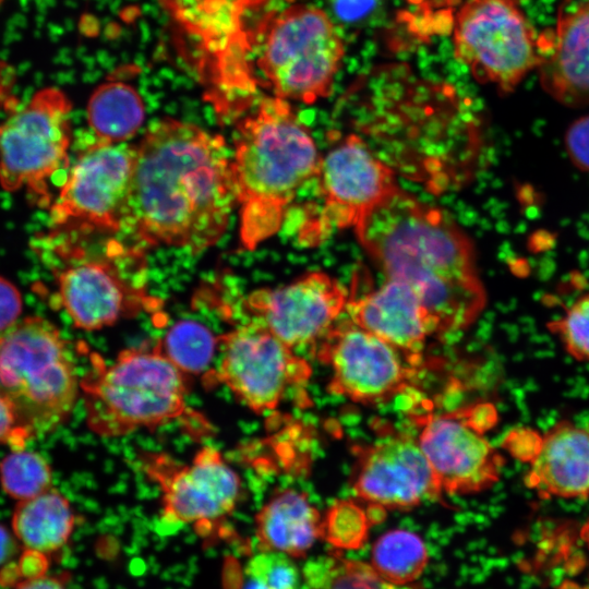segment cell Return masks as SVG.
Here are the masks:
<instances>
[{
    "label": "cell",
    "mask_w": 589,
    "mask_h": 589,
    "mask_svg": "<svg viewBox=\"0 0 589 589\" xmlns=\"http://www.w3.org/2000/svg\"><path fill=\"white\" fill-rule=\"evenodd\" d=\"M236 204L223 136L172 118L148 127L136 146L124 227L141 244L199 254L220 240Z\"/></svg>",
    "instance_id": "1"
},
{
    "label": "cell",
    "mask_w": 589,
    "mask_h": 589,
    "mask_svg": "<svg viewBox=\"0 0 589 589\" xmlns=\"http://www.w3.org/2000/svg\"><path fill=\"white\" fill-rule=\"evenodd\" d=\"M354 231L386 278L418 293L440 334L467 328L483 311L472 245L441 209L398 188Z\"/></svg>",
    "instance_id": "2"
},
{
    "label": "cell",
    "mask_w": 589,
    "mask_h": 589,
    "mask_svg": "<svg viewBox=\"0 0 589 589\" xmlns=\"http://www.w3.org/2000/svg\"><path fill=\"white\" fill-rule=\"evenodd\" d=\"M320 160L311 132L286 99L264 97L238 121L231 170L245 250L279 231Z\"/></svg>",
    "instance_id": "3"
},
{
    "label": "cell",
    "mask_w": 589,
    "mask_h": 589,
    "mask_svg": "<svg viewBox=\"0 0 589 589\" xmlns=\"http://www.w3.org/2000/svg\"><path fill=\"white\" fill-rule=\"evenodd\" d=\"M91 368L81 380L88 428L101 437H119L141 429L177 422L199 438L211 424L187 401V375L163 352L158 340L128 348L107 363L89 353Z\"/></svg>",
    "instance_id": "4"
},
{
    "label": "cell",
    "mask_w": 589,
    "mask_h": 589,
    "mask_svg": "<svg viewBox=\"0 0 589 589\" xmlns=\"http://www.w3.org/2000/svg\"><path fill=\"white\" fill-rule=\"evenodd\" d=\"M80 383L68 342L50 321L27 316L0 334V394L31 436L65 422Z\"/></svg>",
    "instance_id": "5"
},
{
    "label": "cell",
    "mask_w": 589,
    "mask_h": 589,
    "mask_svg": "<svg viewBox=\"0 0 589 589\" xmlns=\"http://www.w3.org/2000/svg\"><path fill=\"white\" fill-rule=\"evenodd\" d=\"M254 0H163L196 51L205 99L224 121L255 101L259 81L247 12Z\"/></svg>",
    "instance_id": "6"
},
{
    "label": "cell",
    "mask_w": 589,
    "mask_h": 589,
    "mask_svg": "<svg viewBox=\"0 0 589 589\" xmlns=\"http://www.w3.org/2000/svg\"><path fill=\"white\" fill-rule=\"evenodd\" d=\"M254 68L274 96L313 104L327 97L345 44L330 17L309 4H292L252 31Z\"/></svg>",
    "instance_id": "7"
},
{
    "label": "cell",
    "mask_w": 589,
    "mask_h": 589,
    "mask_svg": "<svg viewBox=\"0 0 589 589\" xmlns=\"http://www.w3.org/2000/svg\"><path fill=\"white\" fill-rule=\"evenodd\" d=\"M312 180L316 201L304 209L298 240L316 245L336 231L356 229L398 185L393 170L351 134L321 157Z\"/></svg>",
    "instance_id": "8"
},
{
    "label": "cell",
    "mask_w": 589,
    "mask_h": 589,
    "mask_svg": "<svg viewBox=\"0 0 589 589\" xmlns=\"http://www.w3.org/2000/svg\"><path fill=\"white\" fill-rule=\"evenodd\" d=\"M72 104L57 87L36 92L0 124V184L24 190L40 207L51 205L50 178L68 163Z\"/></svg>",
    "instance_id": "9"
},
{
    "label": "cell",
    "mask_w": 589,
    "mask_h": 589,
    "mask_svg": "<svg viewBox=\"0 0 589 589\" xmlns=\"http://www.w3.org/2000/svg\"><path fill=\"white\" fill-rule=\"evenodd\" d=\"M453 46L478 81L506 93L542 61L541 35L514 0H466L455 20Z\"/></svg>",
    "instance_id": "10"
},
{
    "label": "cell",
    "mask_w": 589,
    "mask_h": 589,
    "mask_svg": "<svg viewBox=\"0 0 589 589\" xmlns=\"http://www.w3.org/2000/svg\"><path fill=\"white\" fill-rule=\"evenodd\" d=\"M136 146L96 141L72 167L50 221L57 232L113 233L125 227Z\"/></svg>",
    "instance_id": "11"
},
{
    "label": "cell",
    "mask_w": 589,
    "mask_h": 589,
    "mask_svg": "<svg viewBox=\"0 0 589 589\" xmlns=\"http://www.w3.org/2000/svg\"><path fill=\"white\" fill-rule=\"evenodd\" d=\"M219 349V365L204 374V383L225 385L259 414L275 410L311 375L305 359L254 320L220 335Z\"/></svg>",
    "instance_id": "12"
},
{
    "label": "cell",
    "mask_w": 589,
    "mask_h": 589,
    "mask_svg": "<svg viewBox=\"0 0 589 589\" xmlns=\"http://www.w3.org/2000/svg\"><path fill=\"white\" fill-rule=\"evenodd\" d=\"M140 465L161 493V518L209 532L236 509L241 479L219 450L202 447L188 464L165 453H145Z\"/></svg>",
    "instance_id": "13"
},
{
    "label": "cell",
    "mask_w": 589,
    "mask_h": 589,
    "mask_svg": "<svg viewBox=\"0 0 589 589\" xmlns=\"http://www.w3.org/2000/svg\"><path fill=\"white\" fill-rule=\"evenodd\" d=\"M495 420L486 404L416 416L418 443L443 493H478L500 480L504 459L484 436Z\"/></svg>",
    "instance_id": "14"
},
{
    "label": "cell",
    "mask_w": 589,
    "mask_h": 589,
    "mask_svg": "<svg viewBox=\"0 0 589 589\" xmlns=\"http://www.w3.org/2000/svg\"><path fill=\"white\" fill-rule=\"evenodd\" d=\"M314 349L330 368L329 392L363 405H378L406 392L421 366L349 318L335 324Z\"/></svg>",
    "instance_id": "15"
},
{
    "label": "cell",
    "mask_w": 589,
    "mask_h": 589,
    "mask_svg": "<svg viewBox=\"0 0 589 589\" xmlns=\"http://www.w3.org/2000/svg\"><path fill=\"white\" fill-rule=\"evenodd\" d=\"M352 489L370 505L402 510L443 493L417 437L399 431L381 433L358 448Z\"/></svg>",
    "instance_id": "16"
},
{
    "label": "cell",
    "mask_w": 589,
    "mask_h": 589,
    "mask_svg": "<svg viewBox=\"0 0 589 589\" xmlns=\"http://www.w3.org/2000/svg\"><path fill=\"white\" fill-rule=\"evenodd\" d=\"M350 297L345 287L323 272H311L275 289L252 291L244 306L287 346L315 348L337 323Z\"/></svg>",
    "instance_id": "17"
},
{
    "label": "cell",
    "mask_w": 589,
    "mask_h": 589,
    "mask_svg": "<svg viewBox=\"0 0 589 589\" xmlns=\"http://www.w3.org/2000/svg\"><path fill=\"white\" fill-rule=\"evenodd\" d=\"M108 249L107 259L76 262L58 274L59 302L83 330H98L161 308V301L148 294L143 284L123 277L111 254L112 244Z\"/></svg>",
    "instance_id": "18"
},
{
    "label": "cell",
    "mask_w": 589,
    "mask_h": 589,
    "mask_svg": "<svg viewBox=\"0 0 589 589\" xmlns=\"http://www.w3.org/2000/svg\"><path fill=\"white\" fill-rule=\"evenodd\" d=\"M346 313L354 324L392 344L420 365L428 338L440 334L418 293L396 279L386 278L377 289L350 297Z\"/></svg>",
    "instance_id": "19"
},
{
    "label": "cell",
    "mask_w": 589,
    "mask_h": 589,
    "mask_svg": "<svg viewBox=\"0 0 589 589\" xmlns=\"http://www.w3.org/2000/svg\"><path fill=\"white\" fill-rule=\"evenodd\" d=\"M541 45L538 70L544 91L565 106L589 105V0L561 11Z\"/></svg>",
    "instance_id": "20"
},
{
    "label": "cell",
    "mask_w": 589,
    "mask_h": 589,
    "mask_svg": "<svg viewBox=\"0 0 589 589\" xmlns=\"http://www.w3.org/2000/svg\"><path fill=\"white\" fill-rule=\"evenodd\" d=\"M524 481L541 498L588 497L589 425L561 421L540 435Z\"/></svg>",
    "instance_id": "21"
},
{
    "label": "cell",
    "mask_w": 589,
    "mask_h": 589,
    "mask_svg": "<svg viewBox=\"0 0 589 589\" xmlns=\"http://www.w3.org/2000/svg\"><path fill=\"white\" fill-rule=\"evenodd\" d=\"M322 518L304 493L283 490L255 516L257 549L291 558L303 557L322 536Z\"/></svg>",
    "instance_id": "22"
},
{
    "label": "cell",
    "mask_w": 589,
    "mask_h": 589,
    "mask_svg": "<svg viewBox=\"0 0 589 589\" xmlns=\"http://www.w3.org/2000/svg\"><path fill=\"white\" fill-rule=\"evenodd\" d=\"M75 527V516L68 498L53 488L19 501L12 528L26 550L46 556L60 551Z\"/></svg>",
    "instance_id": "23"
},
{
    "label": "cell",
    "mask_w": 589,
    "mask_h": 589,
    "mask_svg": "<svg viewBox=\"0 0 589 589\" xmlns=\"http://www.w3.org/2000/svg\"><path fill=\"white\" fill-rule=\"evenodd\" d=\"M144 117L141 96L131 85L120 81L100 85L88 100V124L99 142H125L141 128Z\"/></svg>",
    "instance_id": "24"
},
{
    "label": "cell",
    "mask_w": 589,
    "mask_h": 589,
    "mask_svg": "<svg viewBox=\"0 0 589 589\" xmlns=\"http://www.w3.org/2000/svg\"><path fill=\"white\" fill-rule=\"evenodd\" d=\"M429 561L421 537L405 529L389 530L373 544L371 565L387 582L402 586L416 582Z\"/></svg>",
    "instance_id": "25"
},
{
    "label": "cell",
    "mask_w": 589,
    "mask_h": 589,
    "mask_svg": "<svg viewBox=\"0 0 589 589\" xmlns=\"http://www.w3.org/2000/svg\"><path fill=\"white\" fill-rule=\"evenodd\" d=\"M158 344L167 358L187 376L205 374L211 370L219 349V336L193 320L176 322Z\"/></svg>",
    "instance_id": "26"
},
{
    "label": "cell",
    "mask_w": 589,
    "mask_h": 589,
    "mask_svg": "<svg viewBox=\"0 0 589 589\" xmlns=\"http://www.w3.org/2000/svg\"><path fill=\"white\" fill-rule=\"evenodd\" d=\"M302 589H397L371 564L330 553L312 558L302 568Z\"/></svg>",
    "instance_id": "27"
},
{
    "label": "cell",
    "mask_w": 589,
    "mask_h": 589,
    "mask_svg": "<svg viewBox=\"0 0 589 589\" xmlns=\"http://www.w3.org/2000/svg\"><path fill=\"white\" fill-rule=\"evenodd\" d=\"M0 482L9 496L27 500L51 489V469L41 455L14 450L0 464Z\"/></svg>",
    "instance_id": "28"
},
{
    "label": "cell",
    "mask_w": 589,
    "mask_h": 589,
    "mask_svg": "<svg viewBox=\"0 0 589 589\" xmlns=\"http://www.w3.org/2000/svg\"><path fill=\"white\" fill-rule=\"evenodd\" d=\"M370 509L352 500H337L322 518V536L335 550H357L364 545L373 524Z\"/></svg>",
    "instance_id": "29"
},
{
    "label": "cell",
    "mask_w": 589,
    "mask_h": 589,
    "mask_svg": "<svg viewBox=\"0 0 589 589\" xmlns=\"http://www.w3.org/2000/svg\"><path fill=\"white\" fill-rule=\"evenodd\" d=\"M243 589H302V570L285 554L259 552L245 566Z\"/></svg>",
    "instance_id": "30"
},
{
    "label": "cell",
    "mask_w": 589,
    "mask_h": 589,
    "mask_svg": "<svg viewBox=\"0 0 589 589\" xmlns=\"http://www.w3.org/2000/svg\"><path fill=\"white\" fill-rule=\"evenodd\" d=\"M565 350L576 360L589 362V291L576 299L565 313L546 324Z\"/></svg>",
    "instance_id": "31"
},
{
    "label": "cell",
    "mask_w": 589,
    "mask_h": 589,
    "mask_svg": "<svg viewBox=\"0 0 589 589\" xmlns=\"http://www.w3.org/2000/svg\"><path fill=\"white\" fill-rule=\"evenodd\" d=\"M565 146L573 164L589 171V116L579 118L568 128Z\"/></svg>",
    "instance_id": "32"
},
{
    "label": "cell",
    "mask_w": 589,
    "mask_h": 589,
    "mask_svg": "<svg viewBox=\"0 0 589 589\" xmlns=\"http://www.w3.org/2000/svg\"><path fill=\"white\" fill-rule=\"evenodd\" d=\"M22 309L20 290L9 279L0 276V334L19 321Z\"/></svg>",
    "instance_id": "33"
},
{
    "label": "cell",
    "mask_w": 589,
    "mask_h": 589,
    "mask_svg": "<svg viewBox=\"0 0 589 589\" xmlns=\"http://www.w3.org/2000/svg\"><path fill=\"white\" fill-rule=\"evenodd\" d=\"M383 0H327L333 14L341 22L357 23L371 15Z\"/></svg>",
    "instance_id": "34"
},
{
    "label": "cell",
    "mask_w": 589,
    "mask_h": 589,
    "mask_svg": "<svg viewBox=\"0 0 589 589\" xmlns=\"http://www.w3.org/2000/svg\"><path fill=\"white\" fill-rule=\"evenodd\" d=\"M31 435L22 426L9 401L0 394V444L24 441Z\"/></svg>",
    "instance_id": "35"
},
{
    "label": "cell",
    "mask_w": 589,
    "mask_h": 589,
    "mask_svg": "<svg viewBox=\"0 0 589 589\" xmlns=\"http://www.w3.org/2000/svg\"><path fill=\"white\" fill-rule=\"evenodd\" d=\"M69 576L63 574H43L21 580L12 589H68Z\"/></svg>",
    "instance_id": "36"
},
{
    "label": "cell",
    "mask_w": 589,
    "mask_h": 589,
    "mask_svg": "<svg viewBox=\"0 0 589 589\" xmlns=\"http://www.w3.org/2000/svg\"><path fill=\"white\" fill-rule=\"evenodd\" d=\"M16 537L0 525V567L12 558L17 552Z\"/></svg>",
    "instance_id": "37"
},
{
    "label": "cell",
    "mask_w": 589,
    "mask_h": 589,
    "mask_svg": "<svg viewBox=\"0 0 589 589\" xmlns=\"http://www.w3.org/2000/svg\"><path fill=\"white\" fill-rule=\"evenodd\" d=\"M14 80L13 68L4 61H0V97L10 88L11 83Z\"/></svg>",
    "instance_id": "38"
},
{
    "label": "cell",
    "mask_w": 589,
    "mask_h": 589,
    "mask_svg": "<svg viewBox=\"0 0 589 589\" xmlns=\"http://www.w3.org/2000/svg\"><path fill=\"white\" fill-rule=\"evenodd\" d=\"M580 536L589 549V520L582 526Z\"/></svg>",
    "instance_id": "39"
},
{
    "label": "cell",
    "mask_w": 589,
    "mask_h": 589,
    "mask_svg": "<svg viewBox=\"0 0 589 589\" xmlns=\"http://www.w3.org/2000/svg\"><path fill=\"white\" fill-rule=\"evenodd\" d=\"M397 589H424V587L420 584L412 582L408 585L397 586Z\"/></svg>",
    "instance_id": "40"
},
{
    "label": "cell",
    "mask_w": 589,
    "mask_h": 589,
    "mask_svg": "<svg viewBox=\"0 0 589 589\" xmlns=\"http://www.w3.org/2000/svg\"><path fill=\"white\" fill-rule=\"evenodd\" d=\"M572 0H564L563 4L566 5L568 3H570Z\"/></svg>",
    "instance_id": "41"
},
{
    "label": "cell",
    "mask_w": 589,
    "mask_h": 589,
    "mask_svg": "<svg viewBox=\"0 0 589 589\" xmlns=\"http://www.w3.org/2000/svg\"><path fill=\"white\" fill-rule=\"evenodd\" d=\"M580 589H589V585L581 587Z\"/></svg>",
    "instance_id": "42"
}]
</instances>
